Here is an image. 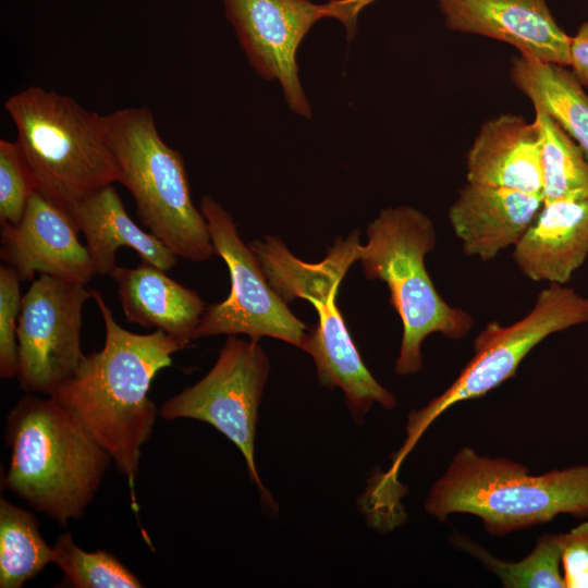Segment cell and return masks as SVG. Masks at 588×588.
Returning a JSON list of instances; mask_svg holds the SVG:
<instances>
[{
    "label": "cell",
    "mask_w": 588,
    "mask_h": 588,
    "mask_svg": "<svg viewBox=\"0 0 588 588\" xmlns=\"http://www.w3.org/2000/svg\"><path fill=\"white\" fill-rule=\"evenodd\" d=\"M91 298L105 323L103 347L85 355L75 373L50 396L74 413L111 455L127 479L137 512L135 481L142 448L159 413L148 391L155 376L171 366L172 355L188 343L160 330L131 332L115 321L99 291L91 290Z\"/></svg>",
    "instance_id": "cell-1"
},
{
    "label": "cell",
    "mask_w": 588,
    "mask_h": 588,
    "mask_svg": "<svg viewBox=\"0 0 588 588\" xmlns=\"http://www.w3.org/2000/svg\"><path fill=\"white\" fill-rule=\"evenodd\" d=\"M5 490L66 526L93 502L113 461L78 417L53 397L22 396L5 418Z\"/></svg>",
    "instance_id": "cell-2"
},
{
    "label": "cell",
    "mask_w": 588,
    "mask_h": 588,
    "mask_svg": "<svg viewBox=\"0 0 588 588\" xmlns=\"http://www.w3.org/2000/svg\"><path fill=\"white\" fill-rule=\"evenodd\" d=\"M359 232L338 237L318 262L297 258L274 235L249 244L274 292L286 303L308 301L318 314V322L307 331L299 348L316 365L318 380L328 388L339 387L355 420L362 422L377 403L392 409L395 396L382 387L365 366L336 304L340 284L350 267L359 260Z\"/></svg>",
    "instance_id": "cell-3"
},
{
    "label": "cell",
    "mask_w": 588,
    "mask_h": 588,
    "mask_svg": "<svg viewBox=\"0 0 588 588\" xmlns=\"http://www.w3.org/2000/svg\"><path fill=\"white\" fill-rule=\"evenodd\" d=\"M425 511L479 517L487 532L505 536L568 514L588 517V464L531 475L520 463L462 448L431 487Z\"/></svg>",
    "instance_id": "cell-4"
},
{
    "label": "cell",
    "mask_w": 588,
    "mask_h": 588,
    "mask_svg": "<svg viewBox=\"0 0 588 588\" xmlns=\"http://www.w3.org/2000/svg\"><path fill=\"white\" fill-rule=\"evenodd\" d=\"M359 261L365 277L383 281L390 305L403 326L395 372L409 376L422 367L421 344L432 333L452 340L465 338L473 329V316L451 306L437 291L425 258L437 244L432 220L411 206L388 207L366 230Z\"/></svg>",
    "instance_id": "cell-5"
},
{
    "label": "cell",
    "mask_w": 588,
    "mask_h": 588,
    "mask_svg": "<svg viewBox=\"0 0 588 588\" xmlns=\"http://www.w3.org/2000/svg\"><path fill=\"white\" fill-rule=\"evenodd\" d=\"M36 192L69 210L96 191L119 182L103 115L73 98L30 86L4 102Z\"/></svg>",
    "instance_id": "cell-6"
},
{
    "label": "cell",
    "mask_w": 588,
    "mask_h": 588,
    "mask_svg": "<svg viewBox=\"0 0 588 588\" xmlns=\"http://www.w3.org/2000/svg\"><path fill=\"white\" fill-rule=\"evenodd\" d=\"M119 182L143 225L177 257L200 262L215 253L207 221L192 201L184 159L160 136L147 107L103 115Z\"/></svg>",
    "instance_id": "cell-7"
},
{
    "label": "cell",
    "mask_w": 588,
    "mask_h": 588,
    "mask_svg": "<svg viewBox=\"0 0 588 588\" xmlns=\"http://www.w3.org/2000/svg\"><path fill=\"white\" fill-rule=\"evenodd\" d=\"M588 322V297L566 284L541 290L530 311L516 322H489L475 338L474 356L451 385L408 415L406 439L385 478L395 481L403 460L427 428L451 406L480 397L512 378L530 351L549 335Z\"/></svg>",
    "instance_id": "cell-8"
},
{
    "label": "cell",
    "mask_w": 588,
    "mask_h": 588,
    "mask_svg": "<svg viewBox=\"0 0 588 588\" xmlns=\"http://www.w3.org/2000/svg\"><path fill=\"white\" fill-rule=\"evenodd\" d=\"M269 370L268 356L257 340L228 335L209 372L167 400L159 415L164 420H201L225 436L243 454L261 500L275 511L277 503L262 485L254 457L258 408Z\"/></svg>",
    "instance_id": "cell-9"
},
{
    "label": "cell",
    "mask_w": 588,
    "mask_h": 588,
    "mask_svg": "<svg viewBox=\"0 0 588 588\" xmlns=\"http://www.w3.org/2000/svg\"><path fill=\"white\" fill-rule=\"evenodd\" d=\"M215 253L226 264L231 291L212 304L197 326L193 340L228 334H245L281 340L299 348L308 329L269 284L256 255L240 237L231 215L211 196L200 200Z\"/></svg>",
    "instance_id": "cell-10"
},
{
    "label": "cell",
    "mask_w": 588,
    "mask_h": 588,
    "mask_svg": "<svg viewBox=\"0 0 588 588\" xmlns=\"http://www.w3.org/2000/svg\"><path fill=\"white\" fill-rule=\"evenodd\" d=\"M85 284L48 274L32 281L22 297L17 323L20 387L52 395L79 367Z\"/></svg>",
    "instance_id": "cell-11"
},
{
    "label": "cell",
    "mask_w": 588,
    "mask_h": 588,
    "mask_svg": "<svg viewBox=\"0 0 588 588\" xmlns=\"http://www.w3.org/2000/svg\"><path fill=\"white\" fill-rule=\"evenodd\" d=\"M225 16L250 65L266 79H278L289 108L311 118L298 77L296 52L310 27L329 17L326 4L309 0H222Z\"/></svg>",
    "instance_id": "cell-12"
},
{
    "label": "cell",
    "mask_w": 588,
    "mask_h": 588,
    "mask_svg": "<svg viewBox=\"0 0 588 588\" xmlns=\"http://www.w3.org/2000/svg\"><path fill=\"white\" fill-rule=\"evenodd\" d=\"M0 226V257L21 281L39 272L86 284L97 274L69 210L36 191L20 222Z\"/></svg>",
    "instance_id": "cell-13"
},
{
    "label": "cell",
    "mask_w": 588,
    "mask_h": 588,
    "mask_svg": "<svg viewBox=\"0 0 588 588\" xmlns=\"http://www.w3.org/2000/svg\"><path fill=\"white\" fill-rule=\"evenodd\" d=\"M454 32L497 39L520 54L571 65V37L558 25L546 0H438Z\"/></svg>",
    "instance_id": "cell-14"
},
{
    "label": "cell",
    "mask_w": 588,
    "mask_h": 588,
    "mask_svg": "<svg viewBox=\"0 0 588 588\" xmlns=\"http://www.w3.org/2000/svg\"><path fill=\"white\" fill-rule=\"evenodd\" d=\"M543 206L542 195L467 183L449 209L467 256L488 261L515 246Z\"/></svg>",
    "instance_id": "cell-15"
},
{
    "label": "cell",
    "mask_w": 588,
    "mask_h": 588,
    "mask_svg": "<svg viewBox=\"0 0 588 588\" xmlns=\"http://www.w3.org/2000/svg\"><path fill=\"white\" fill-rule=\"evenodd\" d=\"M467 183L542 195L540 132L536 121L501 114L485 122L466 156Z\"/></svg>",
    "instance_id": "cell-16"
},
{
    "label": "cell",
    "mask_w": 588,
    "mask_h": 588,
    "mask_svg": "<svg viewBox=\"0 0 588 588\" xmlns=\"http://www.w3.org/2000/svg\"><path fill=\"white\" fill-rule=\"evenodd\" d=\"M587 257L588 198L543 204L513 250L528 279L549 284H566Z\"/></svg>",
    "instance_id": "cell-17"
},
{
    "label": "cell",
    "mask_w": 588,
    "mask_h": 588,
    "mask_svg": "<svg viewBox=\"0 0 588 588\" xmlns=\"http://www.w3.org/2000/svg\"><path fill=\"white\" fill-rule=\"evenodd\" d=\"M146 261L134 268L115 267L110 277L118 287L130 323L163 331L189 344L205 313L197 292Z\"/></svg>",
    "instance_id": "cell-18"
},
{
    "label": "cell",
    "mask_w": 588,
    "mask_h": 588,
    "mask_svg": "<svg viewBox=\"0 0 588 588\" xmlns=\"http://www.w3.org/2000/svg\"><path fill=\"white\" fill-rule=\"evenodd\" d=\"M69 212L86 240L85 246L97 274H111L117 267V252L123 246L161 270L169 271L176 265L177 256L131 219L112 184L78 201Z\"/></svg>",
    "instance_id": "cell-19"
},
{
    "label": "cell",
    "mask_w": 588,
    "mask_h": 588,
    "mask_svg": "<svg viewBox=\"0 0 588 588\" xmlns=\"http://www.w3.org/2000/svg\"><path fill=\"white\" fill-rule=\"evenodd\" d=\"M513 84L543 109L588 158V95L564 65L520 54L512 59Z\"/></svg>",
    "instance_id": "cell-20"
},
{
    "label": "cell",
    "mask_w": 588,
    "mask_h": 588,
    "mask_svg": "<svg viewBox=\"0 0 588 588\" xmlns=\"http://www.w3.org/2000/svg\"><path fill=\"white\" fill-rule=\"evenodd\" d=\"M36 516L0 499V587L21 588L52 563Z\"/></svg>",
    "instance_id": "cell-21"
},
{
    "label": "cell",
    "mask_w": 588,
    "mask_h": 588,
    "mask_svg": "<svg viewBox=\"0 0 588 588\" xmlns=\"http://www.w3.org/2000/svg\"><path fill=\"white\" fill-rule=\"evenodd\" d=\"M540 132L543 204L588 198V158L541 108L535 107Z\"/></svg>",
    "instance_id": "cell-22"
},
{
    "label": "cell",
    "mask_w": 588,
    "mask_h": 588,
    "mask_svg": "<svg viewBox=\"0 0 588 588\" xmlns=\"http://www.w3.org/2000/svg\"><path fill=\"white\" fill-rule=\"evenodd\" d=\"M563 539L564 532L544 534L526 558L507 562L462 534L451 537L457 549L478 559L506 588H565L561 568Z\"/></svg>",
    "instance_id": "cell-23"
},
{
    "label": "cell",
    "mask_w": 588,
    "mask_h": 588,
    "mask_svg": "<svg viewBox=\"0 0 588 588\" xmlns=\"http://www.w3.org/2000/svg\"><path fill=\"white\" fill-rule=\"evenodd\" d=\"M52 563L66 584L75 588H140L144 584L124 564L105 550L87 552L70 532L61 534L52 547Z\"/></svg>",
    "instance_id": "cell-24"
},
{
    "label": "cell",
    "mask_w": 588,
    "mask_h": 588,
    "mask_svg": "<svg viewBox=\"0 0 588 588\" xmlns=\"http://www.w3.org/2000/svg\"><path fill=\"white\" fill-rule=\"evenodd\" d=\"M36 191L17 142L0 140V223L16 224Z\"/></svg>",
    "instance_id": "cell-25"
},
{
    "label": "cell",
    "mask_w": 588,
    "mask_h": 588,
    "mask_svg": "<svg viewBox=\"0 0 588 588\" xmlns=\"http://www.w3.org/2000/svg\"><path fill=\"white\" fill-rule=\"evenodd\" d=\"M21 279L8 265L0 266V377L19 372L17 323L22 304Z\"/></svg>",
    "instance_id": "cell-26"
},
{
    "label": "cell",
    "mask_w": 588,
    "mask_h": 588,
    "mask_svg": "<svg viewBox=\"0 0 588 588\" xmlns=\"http://www.w3.org/2000/svg\"><path fill=\"white\" fill-rule=\"evenodd\" d=\"M561 568L565 588H588V522L564 532Z\"/></svg>",
    "instance_id": "cell-27"
},
{
    "label": "cell",
    "mask_w": 588,
    "mask_h": 588,
    "mask_svg": "<svg viewBox=\"0 0 588 588\" xmlns=\"http://www.w3.org/2000/svg\"><path fill=\"white\" fill-rule=\"evenodd\" d=\"M569 56L573 73L588 88V22L583 23L576 35L571 37Z\"/></svg>",
    "instance_id": "cell-28"
},
{
    "label": "cell",
    "mask_w": 588,
    "mask_h": 588,
    "mask_svg": "<svg viewBox=\"0 0 588 588\" xmlns=\"http://www.w3.org/2000/svg\"><path fill=\"white\" fill-rule=\"evenodd\" d=\"M375 0H331L328 2L329 17L340 21L347 30V37L355 34L358 13Z\"/></svg>",
    "instance_id": "cell-29"
}]
</instances>
